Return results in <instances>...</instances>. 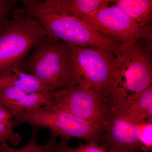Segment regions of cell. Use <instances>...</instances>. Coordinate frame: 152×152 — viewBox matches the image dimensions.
I'll use <instances>...</instances> for the list:
<instances>
[{
    "label": "cell",
    "mask_w": 152,
    "mask_h": 152,
    "mask_svg": "<svg viewBox=\"0 0 152 152\" xmlns=\"http://www.w3.org/2000/svg\"><path fill=\"white\" fill-rule=\"evenodd\" d=\"M45 6L60 12L77 18L95 12L111 4L110 0H45Z\"/></svg>",
    "instance_id": "cell-12"
},
{
    "label": "cell",
    "mask_w": 152,
    "mask_h": 152,
    "mask_svg": "<svg viewBox=\"0 0 152 152\" xmlns=\"http://www.w3.org/2000/svg\"><path fill=\"white\" fill-rule=\"evenodd\" d=\"M144 42H128L120 45L109 99L112 113L122 111L152 86L151 46Z\"/></svg>",
    "instance_id": "cell-1"
},
{
    "label": "cell",
    "mask_w": 152,
    "mask_h": 152,
    "mask_svg": "<svg viewBox=\"0 0 152 152\" xmlns=\"http://www.w3.org/2000/svg\"><path fill=\"white\" fill-rule=\"evenodd\" d=\"M21 2L24 12L39 22L50 39L118 54L121 43L90 27L78 18L55 10L41 1L22 0Z\"/></svg>",
    "instance_id": "cell-2"
},
{
    "label": "cell",
    "mask_w": 152,
    "mask_h": 152,
    "mask_svg": "<svg viewBox=\"0 0 152 152\" xmlns=\"http://www.w3.org/2000/svg\"><path fill=\"white\" fill-rule=\"evenodd\" d=\"M13 118L8 110L0 102V144L9 142L17 146L22 141L20 135L14 131Z\"/></svg>",
    "instance_id": "cell-16"
},
{
    "label": "cell",
    "mask_w": 152,
    "mask_h": 152,
    "mask_svg": "<svg viewBox=\"0 0 152 152\" xmlns=\"http://www.w3.org/2000/svg\"><path fill=\"white\" fill-rule=\"evenodd\" d=\"M69 45L77 83L94 92L109 108L116 55L99 48Z\"/></svg>",
    "instance_id": "cell-4"
},
{
    "label": "cell",
    "mask_w": 152,
    "mask_h": 152,
    "mask_svg": "<svg viewBox=\"0 0 152 152\" xmlns=\"http://www.w3.org/2000/svg\"><path fill=\"white\" fill-rule=\"evenodd\" d=\"M51 96L49 107L87 122L106 126L112 113L94 92L79 84L56 90Z\"/></svg>",
    "instance_id": "cell-7"
},
{
    "label": "cell",
    "mask_w": 152,
    "mask_h": 152,
    "mask_svg": "<svg viewBox=\"0 0 152 152\" xmlns=\"http://www.w3.org/2000/svg\"><path fill=\"white\" fill-rule=\"evenodd\" d=\"M139 127V141L145 149L151 150L152 147V123L146 122L140 124Z\"/></svg>",
    "instance_id": "cell-17"
},
{
    "label": "cell",
    "mask_w": 152,
    "mask_h": 152,
    "mask_svg": "<svg viewBox=\"0 0 152 152\" xmlns=\"http://www.w3.org/2000/svg\"><path fill=\"white\" fill-rule=\"evenodd\" d=\"M14 88L28 92L51 94L52 92L35 76L25 72L15 65L0 74V91Z\"/></svg>",
    "instance_id": "cell-11"
},
{
    "label": "cell",
    "mask_w": 152,
    "mask_h": 152,
    "mask_svg": "<svg viewBox=\"0 0 152 152\" xmlns=\"http://www.w3.org/2000/svg\"><path fill=\"white\" fill-rule=\"evenodd\" d=\"M66 148L69 152H108L105 148L100 146L99 145L89 143L75 148H70L67 145Z\"/></svg>",
    "instance_id": "cell-19"
},
{
    "label": "cell",
    "mask_w": 152,
    "mask_h": 152,
    "mask_svg": "<svg viewBox=\"0 0 152 152\" xmlns=\"http://www.w3.org/2000/svg\"><path fill=\"white\" fill-rule=\"evenodd\" d=\"M32 50L17 65L21 70L35 76L52 92L77 84L74 77L69 44L48 37Z\"/></svg>",
    "instance_id": "cell-3"
},
{
    "label": "cell",
    "mask_w": 152,
    "mask_h": 152,
    "mask_svg": "<svg viewBox=\"0 0 152 152\" xmlns=\"http://www.w3.org/2000/svg\"><path fill=\"white\" fill-rule=\"evenodd\" d=\"M33 131L29 142L26 145L20 149L10 147L7 143L0 144V152H58L59 145L57 143L56 137L50 134V139L43 145H39L37 139L39 129L33 127Z\"/></svg>",
    "instance_id": "cell-15"
},
{
    "label": "cell",
    "mask_w": 152,
    "mask_h": 152,
    "mask_svg": "<svg viewBox=\"0 0 152 152\" xmlns=\"http://www.w3.org/2000/svg\"><path fill=\"white\" fill-rule=\"evenodd\" d=\"M138 125L122 114L112 113L103 134V147L107 148L110 152H138L142 147Z\"/></svg>",
    "instance_id": "cell-9"
},
{
    "label": "cell",
    "mask_w": 152,
    "mask_h": 152,
    "mask_svg": "<svg viewBox=\"0 0 152 152\" xmlns=\"http://www.w3.org/2000/svg\"><path fill=\"white\" fill-rule=\"evenodd\" d=\"M69 139V138H61V141L58 143L59 148L58 152H69L67 150L66 147Z\"/></svg>",
    "instance_id": "cell-20"
},
{
    "label": "cell",
    "mask_w": 152,
    "mask_h": 152,
    "mask_svg": "<svg viewBox=\"0 0 152 152\" xmlns=\"http://www.w3.org/2000/svg\"><path fill=\"white\" fill-rule=\"evenodd\" d=\"M113 3L141 27L152 28V0H113Z\"/></svg>",
    "instance_id": "cell-13"
},
{
    "label": "cell",
    "mask_w": 152,
    "mask_h": 152,
    "mask_svg": "<svg viewBox=\"0 0 152 152\" xmlns=\"http://www.w3.org/2000/svg\"><path fill=\"white\" fill-rule=\"evenodd\" d=\"M18 2L16 0H0V27L8 20L9 14Z\"/></svg>",
    "instance_id": "cell-18"
},
{
    "label": "cell",
    "mask_w": 152,
    "mask_h": 152,
    "mask_svg": "<svg viewBox=\"0 0 152 152\" xmlns=\"http://www.w3.org/2000/svg\"><path fill=\"white\" fill-rule=\"evenodd\" d=\"M77 18L121 43L141 41L151 45L152 28L141 27L115 5H110Z\"/></svg>",
    "instance_id": "cell-8"
},
{
    "label": "cell",
    "mask_w": 152,
    "mask_h": 152,
    "mask_svg": "<svg viewBox=\"0 0 152 152\" xmlns=\"http://www.w3.org/2000/svg\"><path fill=\"white\" fill-rule=\"evenodd\" d=\"M119 113L137 124L149 122L152 115V86L144 91ZM152 122V121H151Z\"/></svg>",
    "instance_id": "cell-14"
},
{
    "label": "cell",
    "mask_w": 152,
    "mask_h": 152,
    "mask_svg": "<svg viewBox=\"0 0 152 152\" xmlns=\"http://www.w3.org/2000/svg\"><path fill=\"white\" fill-rule=\"evenodd\" d=\"M48 36L39 22L24 12L0 27V74L17 65Z\"/></svg>",
    "instance_id": "cell-6"
},
{
    "label": "cell",
    "mask_w": 152,
    "mask_h": 152,
    "mask_svg": "<svg viewBox=\"0 0 152 152\" xmlns=\"http://www.w3.org/2000/svg\"><path fill=\"white\" fill-rule=\"evenodd\" d=\"M13 123L15 127L28 124L47 129L56 137L83 139L89 143L99 145L106 127L82 121L50 107H41L22 113L14 118Z\"/></svg>",
    "instance_id": "cell-5"
},
{
    "label": "cell",
    "mask_w": 152,
    "mask_h": 152,
    "mask_svg": "<svg viewBox=\"0 0 152 152\" xmlns=\"http://www.w3.org/2000/svg\"><path fill=\"white\" fill-rule=\"evenodd\" d=\"M0 102L15 118L24 112L50 106L52 98L50 94L28 92L10 88L0 91Z\"/></svg>",
    "instance_id": "cell-10"
}]
</instances>
